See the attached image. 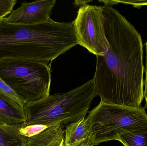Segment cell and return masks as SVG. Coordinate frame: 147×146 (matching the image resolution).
I'll use <instances>...</instances> for the list:
<instances>
[{"label": "cell", "instance_id": "6da1fadb", "mask_svg": "<svg viewBox=\"0 0 147 146\" xmlns=\"http://www.w3.org/2000/svg\"><path fill=\"white\" fill-rule=\"evenodd\" d=\"M105 36L109 45L96 56L93 79L101 101L132 108L144 99L143 46L140 34L112 6L102 7Z\"/></svg>", "mask_w": 147, "mask_h": 146}, {"label": "cell", "instance_id": "7a4b0ae2", "mask_svg": "<svg viewBox=\"0 0 147 146\" xmlns=\"http://www.w3.org/2000/svg\"><path fill=\"white\" fill-rule=\"evenodd\" d=\"M73 23L50 19L39 24L20 25L0 19V60L52 61L78 45Z\"/></svg>", "mask_w": 147, "mask_h": 146}, {"label": "cell", "instance_id": "3957f363", "mask_svg": "<svg viewBox=\"0 0 147 146\" xmlns=\"http://www.w3.org/2000/svg\"><path fill=\"white\" fill-rule=\"evenodd\" d=\"M98 96L93 79L69 91L57 93L38 100L27 102L24 107L25 127L43 125L66 127L85 116L93 99Z\"/></svg>", "mask_w": 147, "mask_h": 146}, {"label": "cell", "instance_id": "277c9868", "mask_svg": "<svg viewBox=\"0 0 147 146\" xmlns=\"http://www.w3.org/2000/svg\"><path fill=\"white\" fill-rule=\"evenodd\" d=\"M90 127L87 144L97 145L111 140L119 141L127 133L147 132L145 108H132L100 101L86 117Z\"/></svg>", "mask_w": 147, "mask_h": 146}, {"label": "cell", "instance_id": "5b68a950", "mask_svg": "<svg viewBox=\"0 0 147 146\" xmlns=\"http://www.w3.org/2000/svg\"><path fill=\"white\" fill-rule=\"evenodd\" d=\"M50 66L40 61L22 59L0 60V77L26 102L50 95Z\"/></svg>", "mask_w": 147, "mask_h": 146}, {"label": "cell", "instance_id": "8992f818", "mask_svg": "<svg viewBox=\"0 0 147 146\" xmlns=\"http://www.w3.org/2000/svg\"><path fill=\"white\" fill-rule=\"evenodd\" d=\"M78 45L96 56L103 55L109 49L101 6L86 4L80 7L73 21Z\"/></svg>", "mask_w": 147, "mask_h": 146}, {"label": "cell", "instance_id": "52a82bcc", "mask_svg": "<svg viewBox=\"0 0 147 146\" xmlns=\"http://www.w3.org/2000/svg\"><path fill=\"white\" fill-rule=\"evenodd\" d=\"M57 3L55 0H42L24 2L13 10L6 19L8 23L20 25H34L49 20L53 9Z\"/></svg>", "mask_w": 147, "mask_h": 146}, {"label": "cell", "instance_id": "ba28073f", "mask_svg": "<svg viewBox=\"0 0 147 146\" xmlns=\"http://www.w3.org/2000/svg\"><path fill=\"white\" fill-rule=\"evenodd\" d=\"M64 146H77L88 143L90 127L85 116L77 119L66 127Z\"/></svg>", "mask_w": 147, "mask_h": 146}, {"label": "cell", "instance_id": "9c48e42d", "mask_svg": "<svg viewBox=\"0 0 147 146\" xmlns=\"http://www.w3.org/2000/svg\"><path fill=\"white\" fill-rule=\"evenodd\" d=\"M63 129L60 125L50 127L28 138L26 146H64L65 130Z\"/></svg>", "mask_w": 147, "mask_h": 146}, {"label": "cell", "instance_id": "30bf717a", "mask_svg": "<svg viewBox=\"0 0 147 146\" xmlns=\"http://www.w3.org/2000/svg\"><path fill=\"white\" fill-rule=\"evenodd\" d=\"M26 121L24 109L0 95V124L13 126L25 124Z\"/></svg>", "mask_w": 147, "mask_h": 146}, {"label": "cell", "instance_id": "8fae6325", "mask_svg": "<svg viewBox=\"0 0 147 146\" xmlns=\"http://www.w3.org/2000/svg\"><path fill=\"white\" fill-rule=\"evenodd\" d=\"M25 125L0 124V146H26L28 138L20 133L21 129Z\"/></svg>", "mask_w": 147, "mask_h": 146}, {"label": "cell", "instance_id": "7c38bea8", "mask_svg": "<svg viewBox=\"0 0 147 146\" xmlns=\"http://www.w3.org/2000/svg\"><path fill=\"white\" fill-rule=\"evenodd\" d=\"M119 141L124 146H147V132L126 133Z\"/></svg>", "mask_w": 147, "mask_h": 146}, {"label": "cell", "instance_id": "4fadbf2b", "mask_svg": "<svg viewBox=\"0 0 147 146\" xmlns=\"http://www.w3.org/2000/svg\"><path fill=\"white\" fill-rule=\"evenodd\" d=\"M0 95L24 109L27 103L0 77Z\"/></svg>", "mask_w": 147, "mask_h": 146}, {"label": "cell", "instance_id": "5bb4252c", "mask_svg": "<svg viewBox=\"0 0 147 146\" xmlns=\"http://www.w3.org/2000/svg\"><path fill=\"white\" fill-rule=\"evenodd\" d=\"M49 127L45 125L38 124L29 125L22 128L20 129V133L22 135L29 138L38 134Z\"/></svg>", "mask_w": 147, "mask_h": 146}, {"label": "cell", "instance_id": "9a60e30c", "mask_svg": "<svg viewBox=\"0 0 147 146\" xmlns=\"http://www.w3.org/2000/svg\"><path fill=\"white\" fill-rule=\"evenodd\" d=\"M16 2V0H0V19L12 13Z\"/></svg>", "mask_w": 147, "mask_h": 146}, {"label": "cell", "instance_id": "2e32d148", "mask_svg": "<svg viewBox=\"0 0 147 146\" xmlns=\"http://www.w3.org/2000/svg\"><path fill=\"white\" fill-rule=\"evenodd\" d=\"M104 3L106 6H112L118 3L131 5L136 8H140L142 6H147V1L134 0V1H99Z\"/></svg>", "mask_w": 147, "mask_h": 146}, {"label": "cell", "instance_id": "e0dca14e", "mask_svg": "<svg viewBox=\"0 0 147 146\" xmlns=\"http://www.w3.org/2000/svg\"><path fill=\"white\" fill-rule=\"evenodd\" d=\"M146 66H145V69L146 72V78L144 81V86L145 89H144V98H145L146 102V106L147 108V40L146 43Z\"/></svg>", "mask_w": 147, "mask_h": 146}, {"label": "cell", "instance_id": "ac0fdd59", "mask_svg": "<svg viewBox=\"0 0 147 146\" xmlns=\"http://www.w3.org/2000/svg\"><path fill=\"white\" fill-rule=\"evenodd\" d=\"M77 146H90L87 143H84V144H82V145H80Z\"/></svg>", "mask_w": 147, "mask_h": 146}]
</instances>
